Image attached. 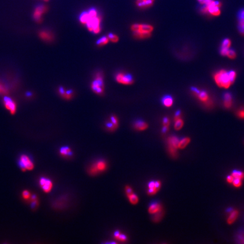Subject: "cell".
<instances>
[{"mask_svg": "<svg viewBox=\"0 0 244 244\" xmlns=\"http://www.w3.org/2000/svg\"><path fill=\"white\" fill-rule=\"evenodd\" d=\"M131 29L133 32L135 38L138 39H145L151 36L154 27L150 24L136 23L132 25Z\"/></svg>", "mask_w": 244, "mask_h": 244, "instance_id": "obj_1", "label": "cell"}, {"mask_svg": "<svg viewBox=\"0 0 244 244\" xmlns=\"http://www.w3.org/2000/svg\"><path fill=\"white\" fill-rule=\"evenodd\" d=\"M214 79L217 85L224 88H228L232 84L229 72L222 70L214 75Z\"/></svg>", "mask_w": 244, "mask_h": 244, "instance_id": "obj_2", "label": "cell"}, {"mask_svg": "<svg viewBox=\"0 0 244 244\" xmlns=\"http://www.w3.org/2000/svg\"><path fill=\"white\" fill-rule=\"evenodd\" d=\"M92 90L97 95H101L104 92L105 85L101 73H97L96 75L95 79L91 84Z\"/></svg>", "mask_w": 244, "mask_h": 244, "instance_id": "obj_3", "label": "cell"}, {"mask_svg": "<svg viewBox=\"0 0 244 244\" xmlns=\"http://www.w3.org/2000/svg\"><path fill=\"white\" fill-rule=\"evenodd\" d=\"M101 19L99 16L95 17H89V19L85 25L89 31L97 34L101 32Z\"/></svg>", "mask_w": 244, "mask_h": 244, "instance_id": "obj_4", "label": "cell"}, {"mask_svg": "<svg viewBox=\"0 0 244 244\" xmlns=\"http://www.w3.org/2000/svg\"><path fill=\"white\" fill-rule=\"evenodd\" d=\"M107 168V163L103 160L97 161L89 167L88 172L91 175H96L106 170Z\"/></svg>", "mask_w": 244, "mask_h": 244, "instance_id": "obj_5", "label": "cell"}, {"mask_svg": "<svg viewBox=\"0 0 244 244\" xmlns=\"http://www.w3.org/2000/svg\"><path fill=\"white\" fill-rule=\"evenodd\" d=\"M19 165L22 171H31L34 167V163L31 160V159L27 155L23 154L19 158Z\"/></svg>", "mask_w": 244, "mask_h": 244, "instance_id": "obj_6", "label": "cell"}, {"mask_svg": "<svg viewBox=\"0 0 244 244\" xmlns=\"http://www.w3.org/2000/svg\"><path fill=\"white\" fill-rule=\"evenodd\" d=\"M179 140L176 136H171L168 139V151L171 157L173 158L176 157L177 149L178 148V143Z\"/></svg>", "mask_w": 244, "mask_h": 244, "instance_id": "obj_7", "label": "cell"}, {"mask_svg": "<svg viewBox=\"0 0 244 244\" xmlns=\"http://www.w3.org/2000/svg\"><path fill=\"white\" fill-rule=\"evenodd\" d=\"M115 80L118 82L123 85H131L134 82V79L131 74L123 72L117 74Z\"/></svg>", "mask_w": 244, "mask_h": 244, "instance_id": "obj_8", "label": "cell"}, {"mask_svg": "<svg viewBox=\"0 0 244 244\" xmlns=\"http://www.w3.org/2000/svg\"><path fill=\"white\" fill-rule=\"evenodd\" d=\"M221 3L218 1H214L213 2L208 5L207 7L208 13L214 16H218L221 14L220 7L221 6Z\"/></svg>", "mask_w": 244, "mask_h": 244, "instance_id": "obj_9", "label": "cell"}, {"mask_svg": "<svg viewBox=\"0 0 244 244\" xmlns=\"http://www.w3.org/2000/svg\"><path fill=\"white\" fill-rule=\"evenodd\" d=\"M39 184L41 189L45 193L50 192L53 186V184L51 180L44 177H42L40 179Z\"/></svg>", "mask_w": 244, "mask_h": 244, "instance_id": "obj_10", "label": "cell"}, {"mask_svg": "<svg viewBox=\"0 0 244 244\" xmlns=\"http://www.w3.org/2000/svg\"><path fill=\"white\" fill-rule=\"evenodd\" d=\"M46 10H47L46 6L44 5H40L38 6L34 12L33 17L34 19L38 22H40L42 16L46 12Z\"/></svg>", "mask_w": 244, "mask_h": 244, "instance_id": "obj_11", "label": "cell"}, {"mask_svg": "<svg viewBox=\"0 0 244 244\" xmlns=\"http://www.w3.org/2000/svg\"><path fill=\"white\" fill-rule=\"evenodd\" d=\"M3 102L5 107L10 111V113L12 114H15L17 110V105L14 101H13L11 99L8 97H5L3 99Z\"/></svg>", "mask_w": 244, "mask_h": 244, "instance_id": "obj_12", "label": "cell"}, {"mask_svg": "<svg viewBox=\"0 0 244 244\" xmlns=\"http://www.w3.org/2000/svg\"><path fill=\"white\" fill-rule=\"evenodd\" d=\"M155 0H136V6L141 9H146L152 6L154 3Z\"/></svg>", "mask_w": 244, "mask_h": 244, "instance_id": "obj_13", "label": "cell"}, {"mask_svg": "<svg viewBox=\"0 0 244 244\" xmlns=\"http://www.w3.org/2000/svg\"><path fill=\"white\" fill-rule=\"evenodd\" d=\"M238 22L239 31L244 36V9H241L238 13Z\"/></svg>", "mask_w": 244, "mask_h": 244, "instance_id": "obj_14", "label": "cell"}, {"mask_svg": "<svg viewBox=\"0 0 244 244\" xmlns=\"http://www.w3.org/2000/svg\"><path fill=\"white\" fill-rule=\"evenodd\" d=\"M162 207L161 204L158 203H151L149 207V212L151 214H155L161 211H162Z\"/></svg>", "mask_w": 244, "mask_h": 244, "instance_id": "obj_15", "label": "cell"}, {"mask_svg": "<svg viewBox=\"0 0 244 244\" xmlns=\"http://www.w3.org/2000/svg\"><path fill=\"white\" fill-rule=\"evenodd\" d=\"M134 127L137 131H145L148 128V124L146 122L139 120V121H137L135 123Z\"/></svg>", "mask_w": 244, "mask_h": 244, "instance_id": "obj_16", "label": "cell"}, {"mask_svg": "<svg viewBox=\"0 0 244 244\" xmlns=\"http://www.w3.org/2000/svg\"><path fill=\"white\" fill-rule=\"evenodd\" d=\"M232 105V95L229 93H226L224 95V106L225 108L229 109Z\"/></svg>", "mask_w": 244, "mask_h": 244, "instance_id": "obj_17", "label": "cell"}, {"mask_svg": "<svg viewBox=\"0 0 244 244\" xmlns=\"http://www.w3.org/2000/svg\"><path fill=\"white\" fill-rule=\"evenodd\" d=\"M60 153L61 156L64 157H70L72 156V152L71 149L68 146H63L61 147Z\"/></svg>", "mask_w": 244, "mask_h": 244, "instance_id": "obj_18", "label": "cell"}, {"mask_svg": "<svg viewBox=\"0 0 244 244\" xmlns=\"http://www.w3.org/2000/svg\"><path fill=\"white\" fill-rule=\"evenodd\" d=\"M239 216V211L237 210H233L231 211L230 215L227 219V223L229 224H231L235 222V221L237 219Z\"/></svg>", "mask_w": 244, "mask_h": 244, "instance_id": "obj_19", "label": "cell"}, {"mask_svg": "<svg viewBox=\"0 0 244 244\" xmlns=\"http://www.w3.org/2000/svg\"><path fill=\"white\" fill-rule=\"evenodd\" d=\"M162 103L164 106L170 107L173 104V99L171 96L166 95L163 97Z\"/></svg>", "mask_w": 244, "mask_h": 244, "instance_id": "obj_20", "label": "cell"}, {"mask_svg": "<svg viewBox=\"0 0 244 244\" xmlns=\"http://www.w3.org/2000/svg\"><path fill=\"white\" fill-rule=\"evenodd\" d=\"M40 36L44 40L51 41L53 39V36L51 33L48 31H41L40 33Z\"/></svg>", "mask_w": 244, "mask_h": 244, "instance_id": "obj_21", "label": "cell"}, {"mask_svg": "<svg viewBox=\"0 0 244 244\" xmlns=\"http://www.w3.org/2000/svg\"><path fill=\"white\" fill-rule=\"evenodd\" d=\"M190 141V139L188 137H185L180 140L178 143V148L180 149H183L187 146L189 143Z\"/></svg>", "mask_w": 244, "mask_h": 244, "instance_id": "obj_22", "label": "cell"}, {"mask_svg": "<svg viewBox=\"0 0 244 244\" xmlns=\"http://www.w3.org/2000/svg\"><path fill=\"white\" fill-rule=\"evenodd\" d=\"M89 19V15L88 12H83L82 13L80 17H79V20L80 21V23L83 24H86L87 21H88Z\"/></svg>", "mask_w": 244, "mask_h": 244, "instance_id": "obj_23", "label": "cell"}, {"mask_svg": "<svg viewBox=\"0 0 244 244\" xmlns=\"http://www.w3.org/2000/svg\"><path fill=\"white\" fill-rule=\"evenodd\" d=\"M129 201L130 202V203L132 204H136L137 203L139 202V197H137V196L135 194H134L133 193H132V194L127 196Z\"/></svg>", "mask_w": 244, "mask_h": 244, "instance_id": "obj_24", "label": "cell"}, {"mask_svg": "<svg viewBox=\"0 0 244 244\" xmlns=\"http://www.w3.org/2000/svg\"><path fill=\"white\" fill-rule=\"evenodd\" d=\"M232 176L233 177V178H238V179H240L243 180L244 179V172L237 171V170H235L233 171L232 174Z\"/></svg>", "mask_w": 244, "mask_h": 244, "instance_id": "obj_25", "label": "cell"}, {"mask_svg": "<svg viewBox=\"0 0 244 244\" xmlns=\"http://www.w3.org/2000/svg\"><path fill=\"white\" fill-rule=\"evenodd\" d=\"M109 40L107 36H103L96 42V44L98 46H102L106 45L109 42Z\"/></svg>", "mask_w": 244, "mask_h": 244, "instance_id": "obj_26", "label": "cell"}, {"mask_svg": "<svg viewBox=\"0 0 244 244\" xmlns=\"http://www.w3.org/2000/svg\"><path fill=\"white\" fill-rule=\"evenodd\" d=\"M197 96H198V99L201 101L202 102H206L207 101V100H208V95H207V93L205 92V91H201V92H200L198 95H197Z\"/></svg>", "mask_w": 244, "mask_h": 244, "instance_id": "obj_27", "label": "cell"}, {"mask_svg": "<svg viewBox=\"0 0 244 244\" xmlns=\"http://www.w3.org/2000/svg\"><path fill=\"white\" fill-rule=\"evenodd\" d=\"M175 122L174 124L175 129L176 131L180 130L183 128V125H184V122L183 120L181 118H180Z\"/></svg>", "mask_w": 244, "mask_h": 244, "instance_id": "obj_28", "label": "cell"}, {"mask_svg": "<svg viewBox=\"0 0 244 244\" xmlns=\"http://www.w3.org/2000/svg\"><path fill=\"white\" fill-rule=\"evenodd\" d=\"M107 37L109 38V41H110L113 42H117L119 41V37L117 35H115L113 33L109 34Z\"/></svg>", "mask_w": 244, "mask_h": 244, "instance_id": "obj_29", "label": "cell"}, {"mask_svg": "<svg viewBox=\"0 0 244 244\" xmlns=\"http://www.w3.org/2000/svg\"><path fill=\"white\" fill-rule=\"evenodd\" d=\"M163 212L162 210V211H161L155 214L156 215H155V216L154 217V218H153V221L155 222H160L162 219L163 217Z\"/></svg>", "mask_w": 244, "mask_h": 244, "instance_id": "obj_30", "label": "cell"}, {"mask_svg": "<svg viewBox=\"0 0 244 244\" xmlns=\"http://www.w3.org/2000/svg\"><path fill=\"white\" fill-rule=\"evenodd\" d=\"M106 127L108 129V130L111 131H114L115 129H116L117 128V127L116 126H115V125L110 121H109L106 123Z\"/></svg>", "mask_w": 244, "mask_h": 244, "instance_id": "obj_31", "label": "cell"}, {"mask_svg": "<svg viewBox=\"0 0 244 244\" xmlns=\"http://www.w3.org/2000/svg\"><path fill=\"white\" fill-rule=\"evenodd\" d=\"M231 44V40H230L229 39H224V40L223 41V42H222V48H227V49H228V48L230 47Z\"/></svg>", "mask_w": 244, "mask_h": 244, "instance_id": "obj_32", "label": "cell"}, {"mask_svg": "<svg viewBox=\"0 0 244 244\" xmlns=\"http://www.w3.org/2000/svg\"><path fill=\"white\" fill-rule=\"evenodd\" d=\"M227 56L229 58H231V59H234V58H236V53H235V52L233 50H232V49H231V50H229L228 49V52H227Z\"/></svg>", "mask_w": 244, "mask_h": 244, "instance_id": "obj_33", "label": "cell"}, {"mask_svg": "<svg viewBox=\"0 0 244 244\" xmlns=\"http://www.w3.org/2000/svg\"><path fill=\"white\" fill-rule=\"evenodd\" d=\"M232 183L235 187H240L241 186L242 184V180L238 178H235V179H233V180Z\"/></svg>", "mask_w": 244, "mask_h": 244, "instance_id": "obj_34", "label": "cell"}, {"mask_svg": "<svg viewBox=\"0 0 244 244\" xmlns=\"http://www.w3.org/2000/svg\"><path fill=\"white\" fill-rule=\"evenodd\" d=\"M22 197L24 200H28L31 197V193L28 190H23L22 193Z\"/></svg>", "mask_w": 244, "mask_h": 244, "instance_id": "obj_35", "label": "cell"}, {"mask_svg": "<svg viewBox=\"0 0 244 244\" xmlns=\"http://www.w3.org/2000/svg\"><path fill=\"white\" fill-rule=\"evenodd\" d=\"M110 121L115 125V126H116L117 127H118V119L116 116L115 115L111 116L110 118Z\"/></svg>", "mask_w": 244, "mask_h": 244, "instance_id": "obj_36", "label": "cell"}, {"mask_svg": "<svg viewBox=\"0 0 244 244\" xmlns=\"http://www.w3.org/2000/svg\"><path fill=\"white\" fill-rule=\"evenodd\" d=\"M229 76H230V77H231V79L232 82V83H233V82H234V81L235 80V79H236V72H235V71H229Z\"/></svg>", "mask_w": 244, "mask_h": 244, "instance_id": "obj_37", "label": "cell"}, {"mask_svg": "<svg viewBox=\"0 0 244 244\" xmlns=\"http://www.w3.org/2000/svg\"><path fill=\"white\" fill-rule=\"evenodd\" d=\"M170 120H169V119L168 118L164 117L163 119V126H167V127H168L169 125H170Z\"/></svg>", "mask_w": 244, "mask_h": 244, "instance_id": "obj_38", "label": "cell"}, {"mask_svg": "<svg viewBox=\"0 0 244 244\" xmlns=\"http://www.w3.org/2000/svg\"><path fill=\"white\" fill-rule=\"evenodd\" d=\"M117 239H118V240H119L120 241H126L127 240V236L125 235L120 233L119 236H118V237Z\"/></svg>", "mask_w": 244, "mask_h": 244, "instance_id": "obj_39", "label": "cell"}, {"mask_svg": "<svg viewBox=\"0 0 244 244\" xmlns=\"http://www.w3.org/2000/svg\"><path fill=\"white\" fill-rule=\"evenodd\" d=\"M125 192H126V194H127V196H128V195H129V194H131L133 193L132 188L128 185L126 186V187H125Z\"/></svg>", "mask_w": 244, "mask_h": 244, "instance_id": "obj_40", "label": "cell"}, {"mask_svg": "<svg viewBox=\"0 0 244 244\" xmlns=\"http://www.w3.org/2000/svg\"><path fill=\"white\" fill-rule=\"evenodd\" d=\"M7 93V90L1 84H0V94H6Z\"/></svg>", "mask_w": 244, "mask_h": 244, "instance_id": "obj_41", "label": "cell"}, {"mask_svg": "<svg viewBox=\"0 0 244 244\" xmlns=\"http://www.w3.org/2000/svg\"><path fill=\"white\" fill-rule=\"evenodd\" d=\"M237 115H238V117H239V118L244 119V109H241V110H239V111L237 112Z\"/></svg>", "mask_w": 244, "mask_h": 244, "instance_id": "obj_42", "label": "cell"}, {"mask_svg": "<svg viewBox=\"0 0 244 244\" xmlns=\"http://www.w3.org/2000/svg\"><path fill=\"white\" fill-rule=\"evenodd\" d=\"M228 51V49H227V48H222V49H221V54H222V56H227Z\"/></svg>", "mask_w": 244, "mask_h": 244, "instance_id": "obj_43", "label": "cell"}, {"mask_svg": "<svg viewBox=\"0 0 244 244\" xmlns=\"http://www.w3.org/2000/svg\"><path fill=\"white\" fill-rule=\"evenodd\" d=\"M180 115H181V111L180 110L178 111L175 115V118H174V121H176V120H178V119L180 118Z\"/></svg>", "mask_w": 244, "mask_h": 244, "instance_id": "obj_44", "label": "cell"}, {"mask_svg": "<svg viewBox=\"0 0 244 244\" xmlns=\"http://www.w3.org/2000/svg\"><path fill=\"white\" fill-rule=\"evenodd\" d=\"M149 189H152L155 188V182H150L148 184Z\"/></svg>", "mask_w": 244, "mask_h": 244, "instance_id": "obj_45", "label": "cell"}, {"mask_svg": "<svg viewBox=\"0 0 244 244\" xmlns=\"http://www.w3.org/2000/svg\"><path fill=\"white\" fill-rule=\"evenodd\" d=\"M227 182L229 183H231L233 182V177L231 175V176H228V177H227Z\"/></svg>", "mask_w": 244, "mask_h": 244, "instance_id": "obj_46", "label": "cell"}, {"mask_svg": "<svg viewBox=\"0 0 244 244\" xmlns=\"http://www.w3.org/2000/svg\"><path fill=\"white\" fill-rule=\"evenodd\" d=\"M168 127H167V126H163L162 128L163 133L167 132L168 131Z\"/></svg>", "mask_w": 244, "mask_h": 244, "instance_id": "obj_47", "label": "cell"}, {"mask_svg": "<svg viewBox=\"0 0 244 244\" xmlns=\"http://www.w3.org/2000/svg\"><path fill=\"white\" fill-rule=\"evenodd\" d=\"M198 1L202 5H203L204 3V0H198Z\"/></svg>", "mask_w": 244, "mask_h": 244, "instance_id": "obj_48", "label": "cell"}, {"mask_svg": "<svg viewBox=\"0 0 244 244\" xmlns=\"http://www.w3.org/2000/svg\"><path fill=\"white\" fill-rule=\"evenodd\" d=\"M32 95V94L31 93H29V92H28L27 93V96H31Z\"/></svg>", "mask_w": 244, "mask_h": 244, "instance_id": "obj_49", "label": "cell"}, {"mask_svg": "<svg viewBox=\"0 0 244 244\" xmlns=\"http://www.w3.org/2000/svg\"><path fill=\"white\" fill-rule=\"evenodd\" d=\"M45 1H48V0H45Z\"/></svg>", "mask_w": 244, "mask_h": 244, "instance_id": "obj_50", "label": "cell"}]
</instances>
